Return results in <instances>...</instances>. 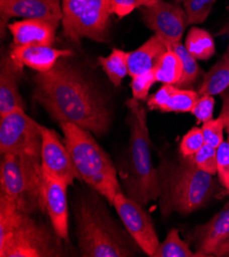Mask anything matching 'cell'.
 <instances>
[{
    "label": "cell",
    "instance_id": "37",
    "mask_svg": "<svg viewBox=\"0 0 229 257\" xmlns=\"http://www.w3.org/2000/svg\"><path fill=\"white\" fill-rule=\"evenodd\" d=\"M225 130H226V132H227V135H228V142H229V126L226 127Z\"/></svg>",
    "mask_w": 229,
    "mask_h": 257
},
{
    "label": "cell",
    "instance_id": "11",
    "mask_svg": "<svg viewBox=\"0 0 229 257\" xmlns=\"http://www.w3.org/2000/svg\"><path fill=\"white\" fill-rule=\"evenodd\" d=\"M199 257H229V201L209 221L189 235Z\"/></svg>",
    "mask_w": 229,
    "mask_h": 257
},
{
    "label": "cell",
    "instance_id": "20",
    "mask_svg": "<svg viewBox=\"0 0 229 257\" xmlns=\"http://www.w3.org/2000/svg\"><path fill=\"white\" fill-rule=\"evenodd\" d=\"M229 88V55L226 53L207 72L198 89V94L216 95Z\"/></svg>",
    "mask_w": 229,
    "mask_h": 257
},
{
    "label": "cell",
    "instance_id": "19",
    "mask_svg": "<svg viewBox=\"0 0 229 257\" xmlns=\"http://www.w3.org/2000/svg\"><path fill=\"white\" fill-rule=\"evenodd\" d=\"M167 50V44L159 35L150 37L139 48L128 53L129 75L134 77L154 71L161 57Z\"/></svg>",
    "mask_w": 229,
    "mask_h": 257
},
{
    "label": "cell",
    "instance_id": "23",
    "mask_svg": "<svg viewBox=\"0 0 229 257\" xmlns=\"http://www.w3.org/2000/svg\"><path fill=\"white\" fill-rule=\"evenodd\" d=\"M168 49L174 50L179 56L182 66H183V75L180 82L177 84V87L191 89V87L198 81L202 76V71L200 70L197 60H195L186 49L185 45L181 42H166Z\"/></svg>",
    "mask_w": 229,
    "mask_h": 257
},
{
    "label": "cell",
    "instance_id": "1",
    "mask_svg": "<svg viewBox=\"0 0 229 257\" xmlns=\"http://www.w3.org/2000/svg\"><path fill=\"white\" fill-rule=\"evenodd\" d=\"M32 96L59 124L73 123L98 137L110 130L111 112L106 100L68 58H61L47 72H38Z\"/></svg>",
    "mask_w": 229,
    "mask_h": 257
},
{
    "label": "cell",
    "instance_id": "32",
    "mask_svg": "<svg viewBox=\"0 0 229 257\" xmlns=\"http://www.w3.org/2000/svg\"><path fill=\"white\" fill-rule=\"evenodd\" d=\"M132 78L133 80L131 86L133 91V97L138 100H146L151 86L157 82L154 71L136 75L132 77Z\"/></svg>",
    "mask_w": 229,
    "mask_h": 257
},
{
    "label": "cell",
    "instance_id": "14",
    "mask_svg": "<svg viewBox=\"0 0 229 257\" xmlns=\"http://www.w3.org/2000/svg\"><path fill=\"white\" fill-rule=\"evenodd\" d=\"M2 28L12 18L43 20L58 28L63 19L60 0H0Z\"/></svg>",
    "mask_w": 229,
    "mask_h": 257
},
{
    "label": "cell",
    "instance_id": "25",
    "mask_svg": "<svg viewBox=\"0 0 229 257\" xmlns=\"http://www.w3.org/2000/svg\"><path fill=\"white\" fill-rule=\"evenodd\" d=\"M154 257H199L195 251H192L189 245L184 242L178 229L172 228L164 242H161Z\"/></svg>",
    "mask_w": 229,
    "mask_h": 257
},
{
    "label": "cell",
    "instance_id": "7",
    "mask_svg": "<svg viewBox=\"0 0 229 257\" xmlns=\"http://www.w3.org/2000/svg\"><path fill=\"white\" fill-rule=\"evenodd\" d=\"M0 196L9 199L25 213L45 214V176L41 159L13 153L3 154Z\"/></svg>",
    "mask_w": 229,
    "mask_h": 257
},
{
    "label": "cell",
    "instance_id": "10",
    "mask_svg": "<svg viewBox=\"0 0 229 257\" xmlns=\"http://www.w3.org/2000/svg\"><path fill=\"white\" fill-rule=\"evenodd\" d=\"M112 206L115 208L124 228L128 230L141 251L154 257L161 242L154 221L144 209V206L123 192L115 196Z\"/></svg>",
    "mask_w": 229,
    "mask_h": 257
},
{
    "label": "cell",
    "instance_id": "9",
    "mask_svg": "<svg viewBox=\"0 0 229 257\" xmlns=\"http://www.w3.org/2000/svg\"><path fill=\"white\" fill-rule=\"evenodd\" d=\"M42 125L17 109L0 117V153L20 154L41 159Z\"/></svg>",
    "mask_w": 229,
    "mask_h": 257
},
{
    "label": "cell",
    "instance_id": "26",
    "mask_svg": "<svg viewBox=\"0 0 229 257\" xmlns=\"http://www.w3.org/2000/svg\"><path fill=\"white\" fill-rule=\"evenodd\" d=\"M198 92L192 89H185L175 86L169 96L166 105L161 112L164 113H187L191 112L195 101L198 99Z\"/></svg>",
    "mask_w": 229,
    "mask_h": 257
},
{
    "label": "cell",
    "instance_id": "34",
    "mask_svg": "<svg viewBox=\"0 0 229 257\" xmlns=\"http://www.w3.org/2000/svg\"><path fill=\"white\" fill-rule=\"evenodd\" d=\"M151 0H112L113 12L119 18L131 14L135 9L148 5Z\"/></svg>",
    "mask_w": 229,
    "mask_h": 257
},
{
    "label": "cell",
    "instance_id": "16",
    "mask_svg": "<svg viewBox=\"0 0 229 257\" xmlns=\"http://www.w3.org/2000/svg\"><path fill=\"white\" fill-rule=\"evenodd\" d=\"M66 184L45 177V206L50 224L63 240H69V211Z\"/></svg>",
    "mask_w": 229,
    "mask_h": 257
},
{
    "label": "cell",
    "instance_id": "29",
    "mask_svg": "<svg viewBox=\"0 0 229 257\" xmlns=\"http://www.w3.org/2000/svg\"><path fill=\"white\" fill-rule=\"evenodd\" d=\"M217 175L224 188L223 195H229V142L224 141L217 148Z\"/></svg>",
    "mask_w": 229,
    "mask_h": 257
},
{
    "label": "cell",
    "instance_id": "15",
    "mask_svg": "<svg viewBox=\"0 0 229 257\" xmlns=\"http://www.w3.org/2000/svg\"><path fill=\"white\" fill-rule=\"evenodd\" d=\"M10 54L19 69L23 70L26 66L39 73L53 69L61 58H69L73 55L69 49H57L48 45H14Z\"/></svg>",
    "mask_w": 229,
    "mask_h": 257
},
{
    "label": "cell",
    "instance_id": "24",
    "mask_svg": "<svg viewBox=\"0 0 229 257\" xmlns=\"http://www.w3.org/2000/svg\"><path fill=\"white\" fill-rule=\"evenodd\" d=\"M128 53L118 48H114L108 57H100L99 65L107 74L110 81L118 86L126 75H129Z\"/></svg>",
    "mask_w": 229,
    "mask_h": 257
},
{
    "label": "cell",
    "instance_id": "27",
    "mask_svg": "<svg viewBox=\"0 0 229 257\" xmlns=\"http://www.w3.org/2000/svg\"><path fill=\"white\" fill-rule=\"evenodd\" d=\"M217 0H186L184 3L188 25L201 24L209 17Z\"/></svg>",
    "mask_w": 229,
    "mask_h": 257
},
{
    "label": "cell",
    "instance_id": "22",
    "mask_svg": "<svg viewBox=\"0 0 229 257\" xmlns=\"http://www.w3.org/2000/svg\"><path fill=\"white\" fill-rule=\"evenodd\" d=\"M184 45L189 54L197 61H208L216 53L212 35L206 30L197 27L189 30Z\"/></svg>",
    "mask_w": 229,
    "mask_h": 257
},
{
    "label": "cell",
    "instance_id": "33",
    "mask_svg": "<svg viewBox=\"0 0 229 257\" xmlns=\"http://www.w3.org/2000/svg\"><path fill=\"white\" fill-rule=\"evenodd\" d=\"M215 108L214 95H199L191 110V114L197 119L198 123H205L213 119Z\"/></svg>",
    "mask_w": 229,
    "mask_h": 257
},
{
    "label": "cell",
    "instance_id": "3",
    "mask_svg": "<svg viewBox=\"0 0 229 257\" xmlns=\"http://www.w3.org/2000/svg\"><path fill=\"white\" fill-rule=\"evenodd\" d=\"M159 170L161 213L164 217L177 212L188 215L205 207L220 190L214 175L199 169L192 157L162 163Z\"/></svg>",
    "mask_w": 229,
    "mask_h": 257
},
{
    "label": "cell",
    "instance_id": "21",
    "mask_svg": "<svg viewBox=\"0 0 229 257\" xmlns=\"http://www.w3.org/2000/svg\"><path fill=\"white\" fill-rule=\"evenodd\" d=\"M154 74L157 82L177 86L183 75V66L179 56L174 50L168 49L158 62Z\"/></svg>",
    "mask_w": 229,
    "mask_h": 257
},
{
    "label": "cell",
    "instance_id": "12",
    "mask_svg": "<svg viewBox=\"0 0 229 257\" xmlns=\"http://www.w3.org/2000/svg\"><path fill=\"white\" fill-rule=\"evenodd\" d=\"M143 21L147 27L166 42H181L188 18L179 6L151 0L141 11Z\"/></svg>",
    "mask_w": 229,
    "mask_h": 257
},
{
    "label": "cell",
    "instance_id": "4",
    "mask_svg": "<svg viewBox=\"0 0 229 257\" xmlns=\"http://www.w3.org/2000/svg\"><path fill=\"white\" fill-rule=\"evenodd\" d=\"M61 241L54 228L0 196V257L65 256Z\"/></svg>",
    "mask_w": 229,
    "mask_h": 257
},
{
    "label": "cell",
    "instance_id": "18",
    "mask_svg": "<svg viewBox=\"0 0 229 257\" xmlns=\"http://www.w3.org/2000/svg\"><path fill=\"white\" fill-rule=\"evenodd\" d=\"M23 70L14 63L11 54L2 57L0 63V117L17 109H24V101L19 92L18 80Z\"/></svg>",
    "mask_w": 229,
    "mask_h": 257
},
{
    "label": "cell",
    "instance_id": "5",
    "mask_svg": "<svg viewBox=\"0 0 229 257\" xmlns=\"http://www.w3.org/2000/svg\"><path fill=\"white\" fill-rule=\"evenodd\" d=\"M128 124L130 128L129 164L123 176L126 195L142 206L160 199L159 170L152 163L151 143L145 109L134 97L128 99Z\"/></svg>",
    "mask_w": 229,
    "mask_h": 257
},
{
    "label": "cell",
    "instance_id": "31",
    "mask_svg": "<svg viewBox=\"0 0 229 257\" xmlns=\"http://www.w3.org/2000/svg\"><path fill=\"white\" fill-rule=\"evenodd\" d=\"M224 130L225 124L220 117L203 123L201 131L206 144L214 148H218L224 142Z\"/></svg>",
    "mask_w": 229,
    "mask_h": 257
},
{
    "label": "cell",
    "instance_id": "30",
    "mask_svg": "<svg viewBox=\"0 0 229 257\" xmlns=\"http://www.w3.org/2000/svg\"><path fill=\"white\" fill-rule=\"evenodd\" d=\"M195 165L209 174H217V148L208 144L203 145L193 156Z\"/></svg>",
    "mask_w": 229,
    "mask_h": 257
},
{
    "label": "cell",
    "instance_id": "28",
    "mask_svg": "<svg viewBox=\"0 0 229 257\" xmlns=\"http://www.w3.org/2000/svg\"><path fill=\"white\" fill-rule=\"evenodd\" d=\"M205 144L206 142L201 128L195 126L182 138L179 145L180 155L183 157H192Z\"/></svg>",
    "mask_w": 229,
    "mask_h": 257
},
{
    "label": "cell",
    "instance_id": "38",
    "mask_svg": "<svg viewBox=\"0 0 229 257\" xmlns=\"http://www.w3.org/2000/svg\"><path fill=\"white\" fill-rule=\"evenodd\" d=\"M176 2H177V3H185L186 0H176Z\"/></svg>",
    "mask_w": 229,
    "mask_h": 257
},
{
    "label": "cell",
    "instance_id": "2",
    "mask_svg": "<svg viewBox=\"0 0 229 257\" xmlns=\"http://www.w3.org/2000/svg\"><path fill=\"white\" fill-rule=\"evenodd\" d=\"M74 214L81 256L131 257L139 254L140 247L97 196L80 197Z\"/></svg>",
    "mask_w": 229,
    "mask_h": 257
},
{
    "label": "cell",
    "instance_id": "8",
    "mask_svg": "<svg viewBox=\"0 0 229 257\" xmlns=\"http://www.w3.org/2000/svg\"><path fill=\"white\" fill-rule=\"evenodd\" d=\"M62 12L63 33L71 41H107L112 0H62Z\"/></svg>",
    "mask_w": 229,
    "mask_h": 257
},
{
    "label": "cell",
    "instance_id": "36",
    "mask_svg": "<svg viewBox=\"0 0 229 257\" xmlns=\"http://www.w3.org/2000/svg\"><path fill=\"white\" fill-rule=\"evenodd\" d=\"M227 33H228V35H229V23H228V26H227ZM226 53L229 55V44H228V46H227V51Z\"/></svg>",
    "mask_w": 229,
    "mask_h": 257
},
{
    "label": "cell",
    "instance_id": "35",
    "mask_svg": "<svg viewBox=\"0 0 229 257\" xmlns=\"http://www.w3.org/2000/svg\"><path fill=\"white\" fill-rule=\"evenodd\" d=\"M222 97V110L219 117L223 120L225 128L229 126V88L223 91L221 94Z\"/></svg>",
    "mask_w": 229,
    "mask_h": 257
},
{
    "label": "cell",
    "instance_id": "17",
    "mask_svg": "<svg viewBox=\"0 0 229 257\" xmlns=\"http://www.w3.org/2000/svg\"><path fill=\"white\" fill-rule=\"evenodd\" d=\"M15 46L48 45L55 42L57 27L43 20L24 19L9 25Z\"/></svg>",
    "mask_w": 229,
    "mask_h": 257
},
{
    "label": "cell",
    "instance_id": "6",
    "mask_svg": "<svg viewBox=\"0 0 229 257\" xmlns=\"http://www.w3.org/2000/svg\"><path fill=\"white\" fill-rule=\"evenodd\" d=\"M59 125L81 181L112 205L115 196L122 191L111 158L96 142L92 133L73 123Z\"/></svg>",
    "mask_w": 229,
    "mask_h": 257
},
{
    "label": "cell",
    "instance_id": "13",
    "mask_svg": "<svg viewBox=\"0 0 229 257\" xmlns=\"http://www.w3.org/2000/svg\"><path fill=\"white\" fill-rule=\"evenodd\" d=\"M41 166L45 177L57 179L72 186L75 179H80L70 153L57 133L42 125Z\"/></svg>",
    "mask_w": 229,
    "mask_h": 257
}]
</instances>
